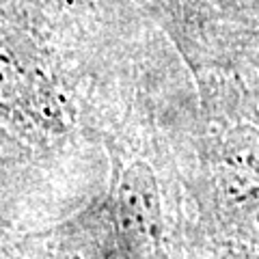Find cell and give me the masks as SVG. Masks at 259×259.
<instances>
[{"label":"cell","mask_w":259,"mask_h":259,"mask_svg":"<svg viewBox=\"0 0 259 259\" xmlns=\"http://www.w3.org/2000/svg\"><path fill=\"white\" fill-rule=\"evenodd\" d=\"M218 259H259V132L240 125L223 143L209 182Z\"/></svg>","instance_id":"cell-1"},{"label":"cell","mask_w":259,"mask_h":259,"mask_svg":"<svg viewBox=\"0 0 259 259\" xmlns=\"http://www.w3.org/2000/svg\"><path fill=\"white\" fill-rule=\"evenodd\" d=\"M104 201L117 259H173L164 192L147 162L132 160L121 164Z\"/></svg>","instance_id":"cell-2"},{"label":"cell","mask_w":259,"mask_h":259,"mask_svg":"<svg viewBox=\"0 0 259 259\" xmlns=\"http://www.w3.org/2000/svg\"><path fill=\"white\" fill-rule=\"evenodd\" d=\"M0 259H117L106 201L97 199L46 231H0Z\"/></svg>","instance_id":"cell-3"}]
</instances>
